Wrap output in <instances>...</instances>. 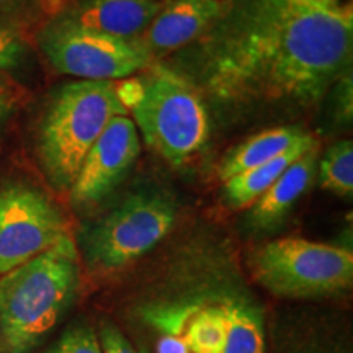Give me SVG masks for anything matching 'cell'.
Returning a JSON list of instances; mask_svg holds the SVG:
<instances>
[{
  "instance_id": "6da1fadb",
  "label": "cell",
  "mask_w": 353,
  "mask_h": 353,
  "mask_svg": "<svg viewBox=\"0 0 353 353\" xmlns=\"http://www.w3.org/2000/svg\"><path fill=\"white\" fill-rule=\"evenodd\" d=\"M206 33L203 82L216 99L311 105L350 65L353 10L341 0H228Z\"/></svg>"
},
{
  "instance_id": "7a4b0ae2",
  "label": "cell",
  "mask_w": 353,
  "mask_h": 353,
  "mask_svg": "<svg viewBox=\"0 0 353 353\" xmlns=\"http://www.w3.org/2000/svg\"><path fill=\"white\" fill-rule=\"evenodd\" d=\"M79 283V250L69 234L0 276V353L37 350L72 306Z\"/></svg>"
},
{
  "instance_id": "3957f363",
  "label": "cell",
  "mask_w": 353,
  "mask_h": 353,
  "mask_svg": "<svg viewBox=\"0 0 353 353\" xmlns=\"http://www.w3.org/2000/svg\"><path fill=\"white\" fill-rule=\"evenodd\" d=\"M120 114L128 108L113 81H76L56 92L37 139L39 164L52 187L69 192L90 148Z\"/></svg>"
},
{
  "instance_id": "277c9868",
  "label": "cell",
  "mask_w": 353,
  "mask_h": 353,
  "mask_svg": "<svg viewBox=\"0 0 353 353\" xmlns=\"http://www.w3.org/2000/svg\"><path fill=\"white\" fill-rule=\"evenodd\" d=\"M136 83L131 97H121L136 130L170 165H185L208 141L210 120L201 95L187 79L161 65Z\"/></svg>"
},
{
  "instance_id": "5b68a950",
  "label": "cell",
  "mask_w": 353,
  "mask_h": 353,
  "mask_svg": "<svg viewBox=\"0 0 353 353\" xmlns=\"http://www.w3.org/2000/svg\"><path fill=\"white\" fill-rule=\"evenodd\" d=\"M249 263L255 280L278 298L334 296L353 283L350 249L301 237L267 242L254 250Z\"/></svg>"
},
{
  "instance_id": "8992f818",
  "label": "cell",
  "mask_w": 353,
  "mask_h": 353,
  "mask_svg": "<svg viewBox=\"0 0 353 353\" xmlns=\"http://www.w3.org/2000/svg\"><path fill=\"white\" fill-rule=\"evenodd\" d=\"M175 219L176 205L169 195L134 193L83 232V259L92 270H121L164 239Z\"/></svg>"
},
{
  "instance_id": "52a82bcc",
  "label": "cell",
  "mask_w": 353,
  "mask_h": 353,
  "mask_svg": "<svg viewBox=\"0 0 353 353\" xmlns=\"http://www.w3.org/2000/svg\"><path fill=\"white\" fill-rule=\"evenodd\" d=\"M38 44L52 69L81 81L126 79L152 64V54L139 41L90 32L64 15L44 26Z\"/></svg>"
},
{
  "instance_id": "ba28073f",
  "label": "cell",
  "mask_w": 353,
  "mask_h": 353,
  "mask_svg": "<svg viewBox=\"0 0 353 353\" xmlns=\"http://www.w3.org/2000/svg\"><path fill=\"white\" fill-rule=\"evenodd\" d=\"M63 211L43 190L25 182L0 187V276L68 236Z\"/></svg>"
},
{
  "instance_id": "9c48e42d",
  "label": "cell",
  "mask_w": 353,
  "mask_h": 353,
  "mask_svg": "<svg viewBox=\"0 0 353 353\" xmlns=\"http://www.w3.org/2000/svg\"><path fill=\"white\" fill-rule=\"evenodd\" d=\"M141 151V138L128 114L114 117L83 159L70 187V201L94 205L108 196L128 174Z\"/></svg>"
},
{
  "instance_id": "30bf717a",
  "label": "cell",
  "mask_w": 353,
  "mask_h": 353,
  "mask_svg": "<svg viewBox=\"0 0 353 353\" xmlns=\"http://www.w3.org/2000/svg\"><path fill=\"white\" fill-rule=\"evenodd\" d=\"M226 7L228 0H172L136 41L151 54L179 50L208 32Z\"/></svg>"
},
{
  "instance_id": "8fae6325",
  "label": "cell",
  "mask_w": 353,
  "mask_h": 353,
  "mask_svg": "<svg viewBox=\"0 0 353 353\" xmlns=\"http://www.w3.org/2000/svg\"><path fill=\"white\" fill-rule=\"evenodd\" d=\"M165 3L157 0H83L63 15L81 28L136 41Z\"/></svg>"
},
{
  "instance_id": "7c38bea8",
  "label": "cell",
  "mask_w": 353,
  "mask_h": 353,
  "mask_svg": "<svg viewBox=\"0 0 353 353\" xmlns=\"http://www.w3.org/2000/svg\"><path fill=\"white\" fill-rule=\"evenodd\" d=\"M317 169V148L303 154L275 180L252 205L249 226L254 231H272L283 223L299 198L307 192Z\"/></svg>"
},
{
  "instance_id": "4fadbf2b",
  "label": "cell",
  "mask_w": 353,
  "mask_h": 353,
  "mask_svg": "<svg viewBox=\"0 0 353 353\" xmlns=\"http://www.w3.org/2000/svg\"><path fill=\"white\" fill-rule=\"evenodd\" d=\"M312 139L314 138L309 132L294 126L273 128L259 132L226 154L219 165V179L226 182L241 172L270 162L281 154L288 152L290 149Z\"/></svg>"
},
{
  "instance_id": "5bb4252c",
  "label": "cell",
  "mask_w": 353,
  "mask_h": 353,
  "mask_svg": "<svg viewBox=\"0 0 353 353\" xmlns=\"http://www.w3.org/2000/svg\"><path fill=\"white\" fill-rule=\"evenodd\" d=\"M314 148H317V143L316 139H312L309 143L299 144L296 148L290 149L288 152L281 154L280 157L273 159L270 162H265L262 165L231 176L224 182V200L234 210L249 208L275 183L278 176L283 174L293 162H296L303 154Z\"/></svg>"
},
{
  "instance_id": "9a60e30c",
  "label": "cell",
  "mask_w": 353,
  "mask_h": 353,
  "mask_svg": "<svg viewBox=\"0 0 353 353\" xmlns=\"http://www.w3.org/2000/svg\"><path fill=\"white\" fill-rule=\"evenodd\" d=\"M179 341L187 353H221L226 335L223 303L190 306L176 312Z\"/></svg>"
},
{
  "instance_id": "2e32d148",
  "label": "cell",
  "mask_w": 353,
  "mask_h": 353,
  "mask_svg": "<svg viewBox=\"0 0 353 353\" xmlns=\"http://www.w3.org/2000/svg\"><path fill=\"white\" fill-rule=\"evenodd\" d=\"M226 335L221 353H265L263 325L259 312L249 304L228 299L223 303Z\"/></svg>"
},
{
  "instance_id": "e0dca14e",
  "label": "cell",
  "mask_w": 353,
  "mask_h": 353,
  "mask_svg": "<svg viewBox=\"0 0 353 353\" xmlns=\"http://www.w3.org/2000/svg\"><path fill=\"white\" fill-rule=\"evenodd\" d=\"M319 183L339 196H350L353 192V143L350 139L330 145L319 164Z\"/></svg>"
},
{
  "instance_id": "ac0fdd59",
  "label": "cell",
  "mask_w": 353,
  "mask_h": 353,
  "mask_svg": "<svg viewBox=\"0 0 353 353\" xmlns=\"http://www.w3.org/2000/svg\"><path fill=\"white\" fill-rule=\"evenodd\" d=\"M46 353H101V348L94 329L83 324L65 330Z\"/></svg>"
},
{
  "instance_id": "d6986e66",
  "label": "cell",
  "mask_w": 353,
  "mask_h": 353,
  "mask_svg": "<svg viewBox=\"0 0 353 353\" xmlns=\"http://www.w3.org/2000/svg\"><path fill=\"white\" fill-rule=\"evenodd\" d=\"M25 54V41L19 30L0 21V72L20 64Z\"/></svg>"
},
{
  "instance_id": "ffe728a7",
  "label": "cell",
  "mask_w": 353,
  "mask_h": 353,
  "mask_svg": "<svg viewBox=\"0 0 353 353\" xmlns=\"http://www.w3.org/2000/svg\"><path fill=\"white\" fill-rule=\"evenodd\" d=\"M101 353H136L130 341L113 324H105L100 329Z\"/></svg>"
},
{
  "instance_id": "44dd1931",
  "label": "cell",
  "mask_w": 353,
  "mask_h": 353,
  "mask_svg": "<svg viewBox=\"0 0 353 353\" xmlns=\"http://www.w3.org/2000/svg\"><path fill=\"white\" fill-rule=\"evenodd\" d=\"M28 0H0V15H13L23 10Z\"/></svg>"
},
{
  "instance_id": "7402d4cb",
  "label": "cell",
  "mask_w": 353,
  "mask_h": 353,
  "mask_svg": "<svg viewBox=\"0 0 353 353\" xmlns=\"http://www.w3.org/2000/svg\"><path fill=\"white\" fill-rule=\"evenodd\" d=\"M70 2L72 0H39V6L44 12L51 13V15H59Z\"/></svg>"
},
{
  "instance_id": "603a6c76",
  "label": "cell",
  "mask_w": 353,
  "mask_h": 353,
  "mask_svg": "<svg viewBox=\"0 0 353 353\" xmlns=\"http://www.w3.org/2000/svg\"><path fill=\"white\" fill-rule=\"evenodd\" d=\"M2 110H3V101L0 99V112H2Z\"/></svg>"
},
{
  "instance_id": "cb8c5ba5",
  "label": "cell",
  "mask_w": 353,
  "mask_h": 353,
  "mask_svg": "<svg viewBox=\"0 0 353 353\" xmlns=\"http://www.w3.org/2000/svg\"><path fill=\"white\" fill-rule=\"evenodd\" d=\"M157 2H172V0H157Z\"/></svg>"
},
{
  "instance_id": "d4e9b609",
  "label": "cell",
  "mask_w": 353,
  "mask_h": 353,
  "mask_svg": "<svg viewBox=\"0 0 353 353\" xmlns=\"http://www.w3.org/2000/svg\"><path fill=\"white\" fill-rule=\"evenodd\" d=\"M329 353H332V352H329Z\"/></svg>"
}]
</instances>
